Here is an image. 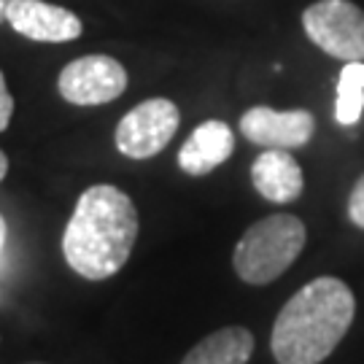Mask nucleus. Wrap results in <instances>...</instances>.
<instances>
[{"label": "nucleus", "mask_w": 364, "mask_h": 364, "mask_svg": "<svg viewBox=\"0 0 364 364\" xmlns=\"http://www.w3.org/2000/svg\"><path fill=\"white\" fill-rule=\"evenodd\" d=\"M305 36L329 57L364 63V11L351 0H318L302 11Z\"/></svg>", "instance_id": "obj_4"}, {"label": "nucleus", "mask_w": 364, "mask_h": 364, "mask_svg": "<svg viewBox=\"0 0 364 364\" xmlns=\"http://www.w3.org/2000/svg\"><path fill=\"white\" fill-rule=\"evenodd\" d=\"M6 22L30 41L38 43H68L81 36V19L63 6L46 0H14L6 14Z\"/></svg>", "instance_id": "obj_8"}, {"label": "nucleus", "mask_w": 364, "mask_h": 364, "mask_svg": "<svg viewBox=\"0 0 364 364\" xmlns=\"http://www.w3.org/2000/svg\"><path fill=\"white\" fill-rule=\"evenodd\" d=\"M138 240V210L119 186L84 189L63 235L68 267L87 281H105L127 264Z\"/></svg>", "instance_id": "obj_1"}, {"label": "nucleus", "mask_w": 364, "mask_h": 364, "mask_svg": "<svg viewBox=\"0 0 364 364\" xmlns=\"http://www.w3.org/2000/svg\"><path fill=\"white\" fill-rule=\"evenodd\" d=\"M178 124H181L178 105L168 97H151L122 117L114 132V144L130 159H149L173 141Z\"/></svg>", "instance_id": "obj_5"}, {"label": "nucleus", "mask_w": 364, "mask_h": 364, "mask_svg": "<svg viewBox=\"0 0 364 364\" xmlns=\"http://www.w3.org/2000/svg\"><path fill=\"white\" fill-rule=\"evenodd\" d=\"M240 132L262 149H299L313 138L316 119L311 111H273L254 105L240 117Z\"/></svg>", "instance_id": "obj_7"}, {"label": "nucleus", "mask_w": 364, "mask_h": 364, "mask_svg": "<svg viewBox=\"0 0 364 364\" xmlns=\"http://www.w3.org/2000/svg\"><path fill=\"white\" fill-rule=\"evenodd\" d=\"M356 299L340 278L321 275L281 308L270 335L278 364H321L353 324Z\"/></svg>", "instance_id": "obj_2"}, {"label": "nucleus", "mask_w": 364, "mask_h": 364, "mask_svg": "<svg viewBox=\"0 0 364 364\" xmlns=\"http://www.w3.org/2000/svg\"><path fill=\"white\" fill-rule=\"evenodd\" d=\"M348 219H351L359 230H364V176L353 183L351 197H348Z\"/></svg>", "instance_id": "obj_13"}, {"label": "nucleus", "mask_w": 364, "mask_h": 364, "mask_svg": "<svg viewBox=\"0 0 364 364\" xmlns=\"http://www.w3.org/2000/svg\"><path fill=\"white\" fill-rule=\"evenodd\" d=\"M57 90L70 105H105L127 90V70L108 54H87L60 70Z\"/></svg>", "instance_id": "obj_6"}, {"label": "nucleus", "mask_w": 364, "mask_h": 364, "mask_svg": "<svg viewBox=\"0 0 364 364\" xmlns=\"http://www.w3.org/2000/svg\"><path fill=\"white\" fill-rule=\"evenodd\" d=\"M232 151V130L219 119H208L183 141L181 151H178V168L189 176H208L221 162H227Z\"/></svg>", "instance_id": "obj_10"}, {"label": "nucleus", "mask_w": 364, "mask_h": 364, "mask_svg": "<svg viewBox=\"0 0 364 364\" xmlns=\"http://www.w3.org/2000/svg\"><path fill=\"white\" fill-rule=\"evenodd\" d=\"M6 173H9V156L0 151V181L6 178Z\"/></svg>", "instance_id": "obj_15"}, {"label": "nucleus", "mask_w": 364, "mask_h": 364, "mask_svg": "<svg viewBox=\"0 0 364 364\" xmlns=\"http://www.w3.org/2000/svg\"><path fill=\"white\" fill-rule=\"evenodd\" d=\"M305 224L291 213H273L267 219L254 221L235 246V273L251 287L273 284L294 264L305 248Z\"/></svg>", "instance_id": "obj_3"}, {"label": "nucleus", "mask_w": 364, "mask_h": 364, "mask_svg": "<svg viewBox=\"0 0 364 364\" xmlns=\"http://www.w3.org/2000/svg\"><path fill=\"white\" fill-rule=\"evenodd\" d=\"M6 235H9V227H6V219L0 216V251L6 246Z\"/></svg>", "instance_id": "obj_16"}, {"label": "nucleus", "mask_w": 364, "mask_h": 364, "mask_svg": "<svg viewBox=\"0 0 364 364\" xmlns=\"http://www.w3.org/2000/svg\"><path fill=\"white\" fill-rule=\"evenodd\" d=\"M364 111V63H346L338 78L335 119L343 127H353Z\"/></svg>", "instance_id": "obj_12"}, {"label": "nucleus", "mask_w": 364, "mask_h": 364, "mask_svg": "<svg viewBox=\"0 0 364 364\" xmlns=\"http://www.w3.org/2000/svg\"><path fill=\"white\" fill-rule=\"evenodd\" d=\"M251 183L264 200L287 205L302 195L305 176L299 162L287 149H267L251 165Z\"/></svg>", "instance_id": "obj_9"}, {"label": "nucleus", "mask_w": 364, "mask_h": 364, "mask_svg": "<svg viewBox=\"0 0 364 364\" xmlns=\"http://www.w3.org/2000/svg\"><path fill=\"white\" fill-rule=\"evenodd\" d=\"M11 117H14V97L11 92H9V87H6V76L0 70V132L11 124Z\"/></svg>", "instance_id": "obj_14"}, {"label": "nucleus", "mask_w": 364, "mask_h": 364, "mask_svg": "<svg viewBox=\"0 0 364 364\" xmlns=\"http://www.w3.org/2000/svg\"><path fill=\"white\" fill-rule=\"evenodd\" d=\"M14 0H0V25L6 22V14H9V6H11Z\"/></svg>", "instance_id": "obj_17"}, {"label": "nucleus", "mask_w": 364, "mask_h": 364, "mask_svg": "<svg viewBox=\"0 0 364 364\" xmlns=\"http://www.w3.org/2000/svg\"><path fill=\"white\" fill-rule=\"evenodd\" d=\"M27 364H43V362H27Z\"/></svg>", "instance_id": "obj_18"}, {"label": "nucleus", "mask_w": 364, "mask_h": 364, "mask_svg": "<svg viewBox=\"0 0 364 364\" xmlns=\"http://www.w3.org/2000/svg\"><path fill=\"white\" fill-rule=\"evenodd\" d=\"M257 340L246 326H224L195 343L181 364H248Z\"/></svg>", "instance_id": "obj_11"}]
</instances>
